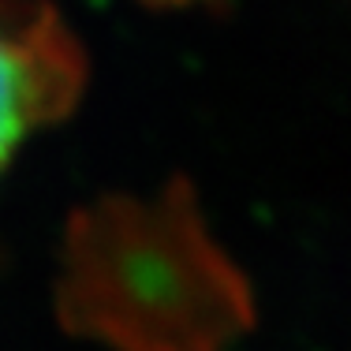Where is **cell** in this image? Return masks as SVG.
<instances>
[{"mask_svg": "<svg viewBox=\"0 0 351 351\" xmlns=\"http://www.w3.org/2000/svg\"><path fill=\"white\" fill-rule=\"evenodd\" d=\"M86 60L56 8L0 0V172L34 131L71 112Z\"/></svg>", "mask_w": 351, "mask_h": 351, "instance_id": "cell-1", "label": "cell"}, {"mask_svg": "<svg viewBox=\"0 0 351 351\" xmlns=\"http://www.w3.org/2000/svg\"><path fill=\"white\" fill-rule=\"evenodd\" d=\"M154 8H183V4H195V0H146Z\"/></svg>", "mask_w": 351, "mask_h": 351, "instance_id": "cell-2", "label": "cell"}]
</instances>
